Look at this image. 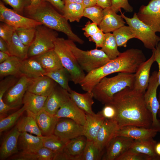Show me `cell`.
<instances>
[{
	"label": "cell",
	"instance_id": "obj_61",
	"mask_svg": "<svg viewBox=\"0 0 160 160\" xmlns=\"http://www.w3.org/2000/svg\"><path fill=\"white\" fill-rule=\"evenodd\" d=\"M155 151L156 154L160 156V142L156 144L155 147Z\"/></svg>",
	"mask_w": 160,
	"mask_h": 160
},
{
	"label": "cell",
	"instance_id": "obj_57",
	"mask_svg": "<svg viewBox=\"0 0 160 160\" xmlns=\"http://www.w3.org/2000/svg\"><path fill=\"white\" fill-rule=\"evenodd\" d=\"M0 50L10 55L7 43L1 37H0Z\"/></svg>",
	"mask_w": 160,
	"mask_h": 160
},
{
	"label": "cell",
	"instance_id": "obj_29",
	"mask_svg": "<svg viewBox=\"0 0 160 160\" xmlns=\"http://www.w3.org/2000/svg\"><path fill=\"white\" fill-rule=\"evenodd\" d=\"M20 72L22 75L31 79L44 76L46 72L40 64L32 57L22 61Z\"/></svg>",
	"mask_w": 160,
	"mask_h": 160
},
{
	"label": "cell",
	"instance_id": "obj_46",
	"mask_svg": "<svg viewBox=\"0 0 160 160\" xmlns=\"http://www.w3.org/2000/svg\"><path fill=\"white\" fill-rule=\"evenodd\" d=\"M15 30L13 27L4 23H1L0 37L7 43L11 40Z\"/></svg>",
	"mask_w": 160,
	"mask_h": 160
},
{
	"label": "cell",
	"instance_id": "obj_16",
	"mask_svg": "<svg viewBox=\"0 0 160 160\" xmlns=\"http://www.w3.org/2000/svg\"><path fill=\"white\" fill-rule=\"evenodd\" d=\"M134 140L123 136H116L109 142L105 148L103 160H116L130 148Z\"/></svg>",
	"mask_w": 160,
	"mask_h": 160
},
{
	"label": "cell",
	"instance_id": "obj_27",
	"mask_svg": "<svg viewBox=\"0 0 160 160\" xmlns=\"http://www.w3.org/2000/svg\"><path fill=\"white\" fill-rule=\"evenodd\" d=\"M43 146L40 136H34L26 132L20 133L18 142L19 150L36 152Z\"/></svg>",
	"mask_w": 160,
	"mask_h": 160
},
{
	"label": "cell",
	"instance_id": "obj_8",
	"mask_svg": "<svg viewBox=\"0 0 160 160\" xmlns=\"http://www.w3.org/2000/svg\"><path fill=\"white\" fill-rule=\"evenodd\" d=\"M121 16L130 27L135 36V38L140 40L146 48L153 50L159 42L160 37L156 34L150 26L139 19L137 13H135L132 17L125 16L120 11Z\"/></svg>",
	"mask_w": 160,
	"mask_h": 160
},
{
	"label": "cell",
	"instance_id": "obj_14",
	"mask_svg": "<svg viewBox=\"0 0 160 160\" xmlns=\"http://www.w3.org/2000/svg\"><path fill=\"white\" fill-rule=\"evenodd\" d=\"M55 116L58 118L71 119L84 126L86 119V113L80 108L70 97L67 91L61 106Z\"/></svg>",
	"mask_w": 160,
	"mask_h": 160
},
{
	"label": "cell",
	"instance_id": "obj_34",
	"mask_svg": "<svg viewBox=\"0 0 160 160\" xmlns=\"http://www.w3.org/2000/svg\"><path fill=\"white\" fill-rule=\"evenodd\" d=\"M85 8L82 3H71L65 4L63 15L70 22H79L83 17Z\"/></svg>",
	"mask_w": 160,
	"mask_h": 160
},
{
	"label": "cell",
	"instance_id": "obj_56",
	"mask_svg": "<svg viewBox=\"0 0 160 160\" xmlns=\"http://www.w3.org/2000/svg\"><path fill=\"white\" fill-rule=\"evenodd\" d=\"M111 4V0H97V5L103 9L110 7Z\"/></svg>",
	"mask_w": 160,
	"mask_h": 160
},
{
	"label": "cell",
	"instance_id": "obj_20",
	"mask_svg": "<svg viewBox=\"0 0 160 160\" xmlns=\"http://www.w3.org/2000/svg\"><path fill=\"white\" fill-rule=\"evenodd\" d=\"M103 17L98 27L105 33L113 32L126 23L121 15L117 14L111 7L103 9Z\"/></svg>",
	"mask_w": 160,
	"mask_h": 160
},
{
	"label": "cell",
	"instance_id": "obj_43",
	"mask_svg": "<svg viewBox=\"0 0 160 160\" xmlns=\"http://www.w3.org/2000/svg\"><path fill=\"white\" fill-rule=\"evenodd\" d=\"M103 9L97 5L85 8L83 16L91 20L98 25L103 17Z\"/></svg>",
	"mask_w": 160,
	"mask_h": 160
},
{
	"label": "cell",
	"instance_id": "obj_18",
	"mask_svg": "<svg viewBox=\"0 0 160 160\" xmlns=\"http://www.w3.org/2000/svg\"><path fill=\"white\" fill-rule=\"evenodd\" d=\"M154 62V53L152 52L150 57L141 64L135 73V81L133 89L134 90L144 94L148 84L150 69Z\"/></svg>",
	"mask_w": 160,
	"mask_h": 160
},
{
	"label": "cell",
	"instance_id": "obj_63",
	"mask_svg": "<svg viewBox=\"0 0 160 160\" xmlns=\"http://www.w3.org/2000/svg\"><path fill=\"white\" fill-rule=\"evenodd\" d=\"M29 0L30 1V0Z\"/></svg>",
	"mask_w": 160,
	"mask_h": 160
},
{
	"label": "cell",
	"instance_id": "obj_39",
	"mask_svg": "<svg viewBox=\"0 0 160 160\" xmlns=\"http://www.w3.org/2000/svg\"><path fill=\"white\" fill-rule=\"evenodd\" d=\"M43 146L46 147L55 153L61 152L67 142L64 141L54 134L48 136H40Z\"/></svg>",
	"mask_w": 160,
	"mask_h": 160
},
{
	"label": "cell",
	"instance_id": "obj_2",
	"mask_svg": "<svg viewBox=\"0 0 160 160\" xmlns=\"http://www.w3.org/2000/svg\"><path fill=\"white\" fill-rule=\"evenodd\" d=\"M145 61V56L141 50L129 49L105 65L87 73L79 84L83 90L92 92L95 86L107 76L117 72L134 73Z\"/></svg>",
	"mask_w": 160,
	"mask_h": 160
},
{
	"label": "cell",
	"instance_id": "obj_62",
	"mask_svg": "<svg viewBox=\"0 0 160 160\" xmlns=\"http://www.w3.org/2000/svg\"><path fill=\"white\" fill-rule=\"evenodd\" d=\"M158 100L159 103V108L158 112L157 115L160 118V91L159 92L158 97Z\"/></svg>",
	"mask_w": 160,
	"mask_h": 160
},
{
	"label": "cell",
	"instance_id": "obj_7",
	"mask_svg": "<svg viewBox=\"0 0 160 160\" xmlns=\"http://www.w3.org/2000/svg\"><path fill=\"white\" fill-rule=\"evenodd\" d=\"M34 39L29 47L28 57H35L54 49L58 37L57 31L41 24L36 28Z\"/></svg>",
	"mask_w": 160,
	"mask_h": 160
},
{
	"label": "cell",
	"instance_id": "obj_53",
	"mask_svg": "<svg viewBox=\"0 0 160 160\" xmlns=\"http://www.w3.org/2000/svg\"><path fill=\"white\" fill-rule=\"evenodd\" d=\"M30 4L25 7L27 16L34 12L44 2L43 0H30Z\"/></svg>",
	"mask_w": 160,
	"mask_h": 160
},
{
	"label": "cell",
	"instance_id": "obj_19",
	"mask_svg": "<svg viewBox=\"0 0 160 160\" xmlns=\"http://www.w3.org/2000/svg\"><path fill=\"white\" fill-rule=\"evenodd\" d=\"M20 132L15 127L5 136L0 148V159H6L18 152V142Z\"/></svg>",
	"mask_w": 160,
	"mask_h": 160
},
{
	"label": "cell",
	"instance_id": "obj_25",
	"mask_svg": "<svg viewBox=\"0 0 160 160\" xmlns=\"http://www.w3.org/2000/svg\"><path fill=\"white\" fill-rule=\"evenodd\" d=\"M31 57L37 61L46 72L63 67L58 55L54 49Z\"/></svg>",
	"mask_w": 160,
	"mask_h": 160
},
{
	"label": "cell",
	"instance_id": "obj_54",
	"mask_svg": "<svg viewBox=\"0 0 160 160\" xmlns=\"http://www.w3.org/2000/svg\"><path fill=\"white\" fill-rule=\"evenodd\" d=\"M152 51L154 53L155 61L157 63L158 66V76L160 87V42L158 44L155 49L152 50Z\"/></svg>",
	"mask_w": 160,
	"mask_h": 160
},
{
	"label": "cell",
	"instance_id": "obj_4",
	"mask_svg": "<svg viewBox=\"0 0 160 160\" xmlns=\"http://www.w3.org/2000/svg\"><path fill=\"white\" fill-rule=\"evenodd\" d=\"M135 75L122 72L116 76L102 79L93 88V97L103 104L112 102L114 95L127 87L133 89Z\"/></svg>",
	"mask_w": 160,
	"mask_h": 160
},
{
	"label": "cell",
	"instance_id": "obj_59",
	"mask_svg": "<svg viewBox=\"0 0 160 160\" xmlns=\"http://www.w3.org/2000/svg\"><path fill=\"white\" fill-rule=\"evenodd\" d=\"M10 56V55L9 54L0 51V63L6 60Z\"/></svg>",
	"mask_w": 160,
	"mask_h": 160
},
{
	"label": "cell",
	"instance_id": "obj_49",
	"mask_svg": "<svg viewBox=\"0 0 160 160\" xmlns=\"http://www.w3.org/2000/svg\"><path fill=\"white\" fill-rule=\"evenodd\" d=\"M14 160H38L36 152L21 151L12 156L10 158Z\"/></svg>",
	"mask_w": 160,
	"mask_h": 160
},
{
	"label": "cell",
	"instance_id": "obj_31",
	"mask_svg": "<svg viewBox=\"0 0 160 160\" xmlns=\"http://www.w3.org/2000/svg\"><path fill=\"white\" fill-rule=\"evenodd\" d=\"M22 61L16 57L10 56L6 60L0 63V78L9 76L21 77L22 76L20 72Z\"/></svg>",
	"mask_w": 160,
	"mask_h": 160
},
{
	"label": "cell",
	"instance_id": "obj_50",
	"mask_svg": "<svg viewBox=\"0 0 160 160\" xmlns=\"http://www.w3.org/2000/svg\"><path fill=\"white\" fill-rule=\"evenodd\" d=\"M98 25L96 23H91L89 21H88L82 29L84 31V35L87 38L94 35L100 30Z\"/></svg>",
	"mask_w": 160,
	"mask_h": 160
},
{
	"label": "cell",
	"instance_id": "obj_17",
	"mask_svg": "<svg viewBox=\"0 0 160 160\" xmlns=\"http://www.w3.org/2000/svg\"><path fill=\"white\" fill-rule=\"evenodd\" d=\"M120 128L115 120L105 119L99 131L96 140L102 153L103 154L104 150L111 140L116 137Z\"/></svg>",
	"mask_w": 160,
	"mask_h": 160
},
{
	"label": "cell",
	"instance_id": "obj_13",
	"mask_svg": "<svg viewBox=\"0 0 160 160\" xmlns=\"http://www.w3.org/2000/svg\"><path fill=\"white\" fill-rule=\"evenodd\" d=\"M83 126L70 119H59L54 134L62 140L68 142L78 137L83 135Z\"/></svg>",
	"mask_w": 160,
	"mask_h": 160
},
{
	"label": "cell",
	"instance_id": "obj_26",
	"mask_svg": "<svg viewBox=\"0 0 160 160\" xmlns=\"http://www.w3.org/2000/svg\"><path fill=\"white\" fill-rule=\"evenodd\" d=\"M47 98V97L27 91L23 97V103L26 108L28 114H35L43 109Z\"/></svg>",
	"mask_w": 160,
	"mask_h": 160
},
{
	"label": "cell",
	"instance_id": "obj_38",
	"mask_svg": "<svg viewBox=\"0 0 160 160\" xmlns=\"http://www.w3.org/2000/svg\"><path fill=\"white\" fill-rule=\"evenodd\" d=\"M118 47H126L128 41L135 38V36L130 27L124 25L113 32Z\"/></svg>",
	"mask_w": 160,
	"mask_h": 160
},
{
	"label": "cell",
	"instance_id": "obj_58",
	"mask_svg": "<svg viewBox=\"0 0 160 160\" xmlns=\"http://www.w3.org/2000/svg\"><path fill=\"white\" fill-rule=\"evenodd\" d=\"M97 1V0H83L82 4L86 8L96 5Z\"/></svg>",
	"mask_w": 160,
	"mask_h": 160
},
{
	"label": "cell",
	"instance_id": "obj_15",
	"mask_svg": "<svg viewBox=\"0 0 160 160\" xmlns=\"http://www.w3.org/2000/svg\"><path fill=\"white\" fill-rule=\"evenodd\" d=\"M87 141L84 135L71 140L61 152L56 154L54 160H80Z\"/></svg>",
	"mask_w": 160,
	"mask_h": 160
},
{
	"label": "cell",
	"instance_id": "obj_36",
	"mask_svg": "<svg viewBox=\"0 0 160 160\" xmlns=\"http://www.w3.org/2000/svg\"><path fill=\"white\" fill-rule=\"evenodd\" d=\"M46 76L58 84L63 89L70 92L72 89L69 85V82L71 81L70 73L67 70L63 67L54 71L46 72Z\"/></svg>",
	"mask_w": 160,
	"mask_h": 160
},
{
	"label": "cell",
	"instance_id": "obj_41",
	"mask_svg": "<svg viewBox=\"0 0 160 160\" xmlns=\"http://www.w3.org/2000/svg\"><path fill=\"white\" fill-rule=\"evenodd\" d=\"M26 111V108L23 105L20 108L7 116L0 118V134L13 126Z\"/></svg>",
	"mask_w": 160,
	"mask_h": 160
},
{
	"label": "cell",
	"instance_id": "obj_24",
	"mask_svg": "<svg viewBox=\"0 0 160 160\" xmlns=\"http://www.w3.org/2000/svg\"><path fill=\"white\" fill-rule=\"evenodd\" d=\"M56 82L44 75L33 79L27 91L41 96L48 97L56 86Z\"/></svg>",
	"mask_w": 160,
	"mask_h": 160
},
{
	"label": "cell",
	"instance_id": "obj_32",
	"mask_svg": "<svg viewBox=\"0 0 160 160\" xmlns=\"http://www.w3.org/2000/svg\"><path fill=\"white\" fill-rule=\"evenodd\" d=\"M156 141L153 138L141 140H135L129 149L139 153L147 155L152 160H157L158 156L155 151Z\"/></svg>",
	"mask_w": 160,
	"mask_h": 160
},
{
	"label": "cell",
	"instance_id": "obj_55",
	"mask_svg": "<svg viewBox=\"0 0 160 160\" xmlns=\"http://www.w3.org/2000/svg\"><path fill=\"white\" fill-rule=\"evenodd\" d=\"M47 2L54 7L60 12L63 13L65 4L62 0H43Z\"/></svg>",
	"mask_w": 160,
	"mask_h": 160
},
{
	"label": "cell",
	"instance_id": "obj_44",
	"mask_svg": "<svg viewBox=\"0 0 160 160\" xmlns=\"http://www.w3.org/2000/svg\"><path fill=\"white\" fill-rule=\"evenodd\" d=\"M116 160H152L149 156L133 151L130 149L118 157Z\"/></svg>",
	"mask_w": 160,
	"mask_h": 160
},
{
	"label": "cell",
	"instance_id": "obj_6",
	"mask_svg": "<svg viewBox=\"0 0 160 160\" xmlns=\"http://www.w3.org/2000/svg\"><path fill=\"white\" fill-rule=\"evenodd\" d=\"M54 49L58 55L64 68L70 74L71 81L79 84L86 75L63 38L58 37L55 42Z\"/></svg>",
	"mask_w": 160,
	"mask_h": 160
},
{
	"label": "cell",
	"instance_id": "obj_33",
	"mask_svg": "<svg viewBox=\"0 0 160 160\" xmlns=\"http://www.w3.org/2000/svg\"><path fill=\"white\" fill-rule=\"evenodd\" d=\"M7 43L10 56L16 57L22 60L28 58L29 47L25 45L22 42L15 31L11 40Z\"/></svg>",
	"mask_w": 160,
	"mask_h": 160
},
{
	"label": "cell",
	"instance_id": "obj_12",
	"mask_svg": "<svg viewBox=\"0 0 160 160\" xmlns=\"http://www.w3.org/2000/svg\"><path fill=\"white\" fill-rule=\"evenodd\" d=\"M137 17L156 33H160V0H151L140 8Z\"/></svg>",
	"mask_w": 160,
	"mask_h": 160
},
{
	"label": "cell",
	"instance_id": "obj_9",
	"mask_svg": "<svg viewBox=\"0 0 160 160\" xmlns=\"http://www.w3.org/2000/svg\"><path fill=\"white\" fill-rule=\"evenodd\" d=\"M159 85L158 72L155 71L150 77L147 90L144 94V99L146 106L152 115L151 128L160 132V120L157 118L159 105L157 90Z\"/></svg>",
	"mask_w": 160,
	"mask_h": 160
},
{
	"label": "cell",
	"instance_id": "obj_3",
	"mask_svg": "<svg viewBox=\"0 0 160 160\" xmlns=\"http://www.w3.org/2000/svg\"><path fill=\"white\" fill-rule=\"evenodd\" d=\"M47 27L65 34L68 39L80 44L84 41L72 31L65 18L49 3L44 2L33 12L27 16Z\"/></svg>",
	"mask_w": 160,
	"mask_h": 160
},
{
	"label": "cell",
	"instance_id": "obj_48",
	"mask_svg": "<svg viewBox=\"0 0 160 160\" xmlns=\"http://www.w3.org/2000/svg\"><path fill=\"white\" fill-rule=\"evenodd\" d=\"M100 112L105 119L115 120L117 115L116 110L111 103L104 104V107Z\"/></svg>",
	"mask_w": 160,
	"mask_h": 160
},
{
	"label": "cell",
	"instance_id": "obj_40",
	"mask_svg": "<svg viewBox=\"0 0 160 160\" xmlns=\"http://www.w3.org/2000/svg\"><path fill=\"white\" fill-rule=\"evenodd\" d=\"M103 154L100 151L96 141L87 139L80 160H98Z\"/></svg>",
	"mask_w": 160,
	"mask_h": 160
},
{
	"label": "cell",
	"instance_id": "obj_22",
	"mask_svg": "<svg viewBox=\"0 0 160 160\" xmlns=\"http://www.w3.org/2000/svg\"><path fill=\"white\" fill-rule=\"evenodd\" d=\"M31 116L34 118L42 136H48L54 134L59 119L55 115L50 114L44 108Z\"/></svg>",
	"mask_w": 160,
	"mask_h": 160
},
{
	"label": "cell",
	"instance_id": "obj_10",
	"mask_svg": "<svg viewBox=\"0 0 160 160\" xmlns=\"http://www.w3.org/2000/svg\"><path fill=\"white\" fill-rule=\"evenodd\" d=\"M0 21L13 27L16 29L36 28L42 24L33 19L23 16L13 9L7 8L1 1L0 2Z\"/></svg>",
	"mask_w": 160,
	"mask_h": 160
},
{
	"label": "cell",
	"instance_id": "obj_28",
	"mask_svg": "<svg viewBox=\"0 0 160 160\" xmlns=\"http://www.w3.org/2000/svg\"><path fill=\"white\" fill-rule=\"evenodd\" d=\"M67 91L56 86L47 97L44 109L50 114L55 115L60 108Z\"/></svg>",
	"mask_w": 160,
	"mask_h": 160
},
{
	"label": "cell",
	"instance_id": "obj_60",
	"mask_svg": "<svg viewBox=\"0 0 160 160\" xmlns=\"http://www.w3.org/2000/svg\"><path fill=\"white\" fill-rule=\"evenodd\" d=\"M83 0H64L65 4L76 3H83Z\"/></svg>",
	"mask_w": 160,
	"mask_h": 160
},
{
	"label": "cell",
	"instance_id": "obj_1",
	"mask_svg": "<svg viewBox=\"0 0 160 160\" xmlns=\"http://www.w3.org/2000/svg\"><path fill=\"white\" fill-rule=\"evenodd\" d=\"M111 103L116 109L115 120L120 128L130 125L151 128L152 115L145 105L143 94L127 87L115 94Z\"/></svg>",
	"mask_w": 160,
	"mask_h": 160
},
{
	"label": "cell",
	"instance_id": "obj_21",
	"mask_svg": "<svg viewBox=\"0 0 160 160\" xmlns=\"http://www.w3.org/2000/svg\"><path fill=\"white\" fill-rule=\"evenodd\" d=\"M158 132L152 128H148L135 126H127L120 128L116 136H121L141 140L153 138Z\"/></svg>",
	"mask_w": 160,
	"mask_h": 160
},
{
	"label": "cell",
	"instance_id": "obj_45",
	"mask_svg": "<svg viewBox=\"0 0 160 160\" xmlns=\"http://www.w3.org/2000/svg\"><path fill=\"white\" fill-rule=\"evenodd\" d=\"M110 7L116 13L120 11L121 8L127 12H132L133 11V8L129 4L128 0H111Z\"/></svg>",
	"mask_w": 160,
	"mask_h": 160
},
{
	"label": "cell",
	"instance_id": "obj_5",
	"mask_svg": "<svg viewBox=\"0 0 160 160\" xmlns=\"http://www.w3.org/2000/svg\"><path fill=\"white\" fill-rule=\"evenodd\" d=\"M65 41L81 68L87 73L103 66L111 60L101 49L83 50L78 48L71 40L68 39H65Z\"/></svg>",
	"mask_w": 160,
	"mask_h": 160
},
{
	"label": "cell",
	"instance_id": "obj_23",
	"mask_svg": "<svg viewBox=\"0 0 160 160\" xmlns=\"http://www.w3.org/2000/svg\"><path fill=\"white\" fill-rule=\"evenodd\" d=\"M105 119L100 111L93 114H86L83 135L87 140L96 141L99 131Z\"/></svg>",
	"mask_w": 160,
	"mask_h": 160
},
{
	"label": "cell",
	"instance_id": "obj_30",
	"mask_svg": "<svg viewBox=\"0 0 160 160\" xmlns=\"http://www.w3.org/2000/svg\"><path fill=\"white\" fill-rule=\"evenodd\" d=\"M68 94L70 97L77 105L86 114L95 113L92 110L94 101L92 92H87L81 94L71 89L68 92Z\"/></svg>",
	"mask_w": 160,
	"mask_h": 160
},
{
	"label": "cell",
	"instance_id": "obj_52",
	"mask_svg": "<svg viewBox=\"0 0 160 160\" xmlns=\"http://www.w3.org/2000/svg\"><path fill=\"white\" fill-rule=\"evenodd\" d=\"M105 36V33L100 30L92 36L89 38V41L94 42L96 48L101 47L102 46Z\"/></svg>",
	"mask_w": 160,
	"mask_h": 160
},
{
	"label": "cell",
	"instance_id": "obj_47",
	"mask_svg": "<svg viewBox=\"0 0 160 160\" xmlns=\"http://www.w3.org/2000/svg\"><path fill=\"white\" fill-rule=\"evenodd\" d=\"M38 160H54L56 153L50 149L43 146L36 152Z\"/></svg>",
	"mask_w": 160,
	"mask_h": 160
},
{
	"label": "cell",
	"instance_id": "obj_37",
	"mask_svg": "<svg viewBox=\"0 0 160 160\" xmlns=\"http://www.w3.org/2000/svg\"><path fill=\"white\" fill-rule=\"evenodd\" d=\"M116 39L113 33H105V38L101 49L110 60L114 59L120 55Z\"/></svg>",
	"mask_w": 160,
	"mask_h": 160
},
{
	"label": "cell",
	"instance_id": "obj_42",
	"mask_svg": "<svg viewBox=\"0 0 160 160\" xmlns=\"http://www.w3.org/2000/svg\"><path fill=\"white\" fill-rule=\"evenodd\" d=\"M36 30V28L32 27L17 28L15 31L22 42L29 47L34 39Z\"/></svg>",
	"mask_w": 160,
	"mask_h": 160
},
{
	"label": "cell",
	"instance_id": "obj_35",
	"mask_svg": "<svg viewBox=\"0 0 160 160\" xmlns=\"http://www.w3.org/2000/svg\"><path fill=\"white\" fill-rule=\"evenodd\" d=\"M20 132H26L39 136H42L34 118L28 114L20 119L16 126Z\"/></svg>",
	"mask_w": 160,
	"mask_h": 160
},
{
	"label": "cell",
	"instance_id": "obj_51",
	"mask_svg": "<svg viewBox=\"0 0 160 160\" xmlns=\"http://www.w3.org/2000/svg\"><path fill=\"white\" fill-rule=\"evenodd\" d=\"M9 5L17 13L23 12L25 4V0H2Z\"/></svg>",
	"mask_w": 160,
	"mask_h": 160
},
{
	"label": "cell",
	"instance_id": "obj_11",
	"mask_svg": "<svg viewBox=\"0 0 160 160\" xmlns=\"http://www.w3.org/2000/svg\"><path fill=\"white\" fill-rule=\"evenodd\" d=\"M33 79L22 75L5 92L3 98L4 101L15 109L19 107L23 103V97Z\"/></svg>",
	"mask_w": 160,
	"mask_h": 160
}]
</instances>
